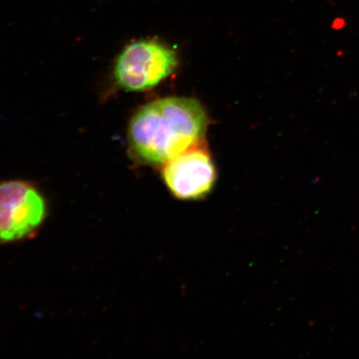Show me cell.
<instances>
[{
    "label": "cell",
    "mask_w": 359,
    "mask_h": 359,
    "mask_svg": "<svg viewBox=\"0 0 359 359\" xmlns=\"http://www.w3.org/2000/svg\"><path fill=\"white\" fill-rule=\"evenodd\" d=\"M47 215L46 200L32 183L22 180L0 182V244L32 238Z\"/></svg>",
    "instance_id": "cell-3"
},
{
    "label": "cell",
    "mask_w": 359,
    "mask_h": 359,
    "mask_svg": "<svg viewBox=\"0 0 359 359\" xmlns=\"http://www.w3.org/2000/svg\"><path fill=\"white\" fill-rule=\"evenodd\" d=\"M163 179L175 198L197 201L212 192L217 181L212 157L196 146L165 163Z\"/></svg>",
    "instance_id": "cell-4"
},
{
    "label": "cell",
    "mask_w": 359,
    "mask_h": 359,
    "mask_svg": "<svg viewBox=\"0 0 359 359\" xmlns=\"http://www.w3.org/2000/svg\"><path fill=\"white\" fill-rule=\"evenodd\" d=\"M208 116L192 98L168 97L147 103L128 127L132 154L143 163L164 165L204 140Z\"/></svg>",
    "instance_id": "cell-1"
},
{
    "label": "cell",
    "mask_w": 359,
    "mask_h": 359,
    "mask_svg": "<svg viewBox=\"0 0 359 359\" xmlns=\"http://www.w3.org/2000/svg\"><path fill=\"white\" fill-rule=\"evenodd\" d=\"M178 65L177 53L154 39H141L126 46L116 57L114 76L120 88L145 91L169 77Z\"/></svg>",
    "instance_id": "cell-2"
}]
</instances>
